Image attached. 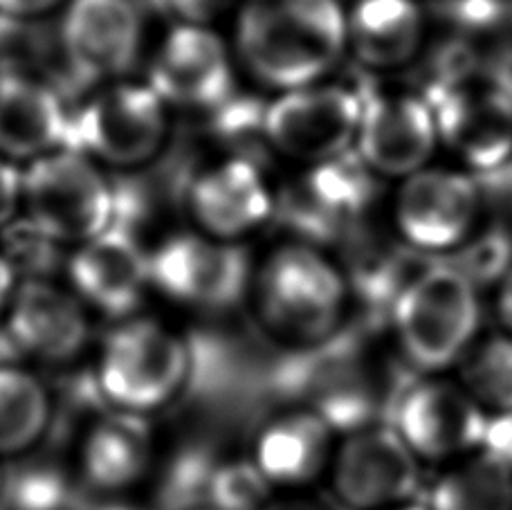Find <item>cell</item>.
I'll return each mask as SVG.
<instances>
[{
  "label": "cell",
  "instance_id": "6da1fadb",
  "mask_svg": "<svg viewBox=\"0 0 512 510\" xmlns=\"http://www.w3.org/2000/svg\"><path fill=\"white\" fill-rule=\"evenodd\" d=\"M346 48L340 0H243L236 16V52L263 86H313Z\"/></svg>",
  "mask_w": 512,
  "mask_h": 510
},
{
  "label": "cell",
  "instance_id": "7a4b0ae2",
  "mask_svg": "<svg viewBox=\"0 0 512 510\" xmlns=\"http://www.w3.org/2000/svg\"><path fill=\"white\" fill-rule=\"evenodd\" d=\"M477 286L441 259L427 261L391 308V329L411 367L441 376L477 344L481 304Z\"/></svg>",
  "mask_w": 512,
  "mask_h": 510
},
{
  "label": "cell",
  "instance_id": "3957f363",
  "mask_svg": "<svg viewBox=\"0 0 512 510\" xmlns=\"http://www.w3.org/2000/svg\"><path fill=\"white\" fill-rule=\"evenodd\" d=\"M261 324L274 338L299 349L342 331L351 288L342 270L304 243L274 250L252 281Z\"/></svg>",
  "mask_w": 512,
  "mask_h": 510
},
{
  "label": "cell",
  "instance_id": "277c9868",
  "mask_svg": "<svg viewBox=\"0 0 512 510\" xmlns=\"http://www.w3.org/2000/svg\"><path fill=\"white\" fill-rule=\"evenodd\" d=\"M194 351L153 317L131 315L106 335L97 355V394L113 409L149 416L173 403L191 382Z\"/></svg>",
  "mask_w": 512,
  "mask_h": 510
},
{
  "label": "cell",
  "instance_id": "5b68a950",
  "mask_svg": "<svg viewBox=\"0 0 512 510\" xmlns=\"http://www.w3.org/2000/svg\"><path fill=\"white\" fill-rule=\"evenodd\" d=\"M21 212L43 241L77 248L117 223V198L95 160L63 147L25 165Z\"/></svg>",
  "mask_w": 512,
  "mask_h": 510
},
{
  "label": "cell",
  "instance_id": "8992f818",
  "mask_svg": "<svg viewBox=\"0 0 512 510\" xmlns=\"http://www.w3.org/2000/svg\"><path fill=\"white\" fill-rule=\"evenodd\" d=\"M423 99L434 115L438 140L479 173L504 171L512 160V97L492 72L454 61L438 70Z\"/></svg>",
  "mask_w": 512,
  "mask_h": 510
},
{
  "label": "cell",
  "instance_id": "52a82bcc",
  "mask_svg": "<svg viewBox=\"0 0 512 510\" xmlns=\"http://www.w3.org/2000/svg\"><path fill=\"white\" fill-rule=\"evenodd\" d=\"M169 135V106L146 84L113 81L70 115L68 147L97 165L133 169L158 156Z\"/></svg>",
  "mask_w": 512,
  "mask_h": 510
},
{
  "label": "cell",
  "instance_id": "ba28073f",
  "mask_svg": "<svg viewBox=\"0 0 512 510\" xmlns=\"http://www.w3.org/2000/svg\"><path fill=\"white\" fill-rule=\"evenodd\" d=\"M250 254L205 232H178L151 252V288L200 313H227L252 290Z\"/></svg>",
  "mask_w": 512,
  "mask_h": 510
},
{
  "label": "cell",
  "instance_id": "9c48e42d",
  "mask_svg": "<svg viewBox=\"0 0 512 510\" xmlns=\"http://www.w3.org/2000/svg\"><path fill=\"white\" fill-rule=\"evenodd\" d=\"M362 97L358 86H304L265 106V144L281 156L322 165L351 151L358 138Z\"/></svg>",
  "mask_w": 512,
  "mask_h": 510
},
{
  "label": "cell",
  "instance_id": "30bf717a",
  "mask_svg": "<svg viewBox=\"0 0 512 510\" xmlns=\"http://www.w3.org/2000/svg\"><path fill=\"white\" fill-rule=\"evenodd\" d=\"M337 502L349 510H389L411 499L420 488V459L407 448L396 427L367 425L344 434L331 470Z\"/></svg>",
  "mask_w": 512,
  "mask_h": 510
},
{
  "label": "cell",
  "instance_id": "8fae6325",
  "mask_svg": "<svg viewBox=\"0 0 512 510\" xmlns=\"http://www.w3.org/2000/svg\"><path fill=\"white\" fill-rule=\"evenodd\" d=\"M144 23L133 0H68L59 50L70 75L84 84H113L142 54Z\"/></svg>",
  "mask_w": 512,
  "mask_h": 510
},
{
  "label": "cell",
  "instance_id": "7c38bea8",
  "mask_svg": "<svg viewBox=\"0 0 512 510\" xmlns=\"http://www.w3.org/2000/svg\"><path fill=\"white\" fill-rule=\"evenodd\" d=\"M488 412L461 382L427 376L409 385L396 407V432L423 461H459L481 450Z\"/></svg>",
  "mask_w": 512,
  "mask_h": 510
},
{
  "label": "cell",
  "instance_id": "4fadbf2b",
  "mask_svg": "<svg viewBox=\"0 0 512 510\" xmlns=\"http://www.w3.org/2000/svg\"><path fill=\"white\" fill-rule=\"evenodd\" d=\"M146 84L167 106L216 111L234 95L232 52L209 25L178 23L155 50Z\"/></svg>",
  "mask_w": 512,
  "mask_h": 510
},
{
  "label": "cell",
  "instance_id": "5bb4252c",
  "mask_svg": "<svg viewBox=\"0 0 512 510\" xmlns=\"http://www.w3.org/2000/svg\"><path fill=\"white\" fill-rule=\"evenodd\" d=\"M3 324L18 358L50 367L75 362L90 342L84 302L70 288L39 277L16 284Z\"/></svg>",
  "mask_w": 512,
  "mask_h": 510
},
{
  "label": "cell",
  "instance_id": "9a60e30c",
  "mask_svg": "<svg viewBox=\"0 0 512 510\" xmlns=\"http://www.w3.org/2000/svg\"><path fill=\"white\" fill-rule=\"evenodd\" d=\"M481 191L470 176L420 169L407 176L396 200V223L414 250L441 254L468 241L479 216Z\"/></svg>",
  "mask_w": 512,
  "mask_h": 510
},
{
  "label": "cell",
  "instance_id": "2e32d148",
  "mask_svg": "<svg viewBox=\"0 0 512 510\" xmlns=\"http://www.w3.org/2000/svg\"><path fill=\"white\" fill-rule=\"evenodd\" d=\"M68 281L88 311L126 320L135 315L151 288V252L115 223L77 245L68 261Z\"/></svg>",
  "mask_w": 512,
  "mask_h": 510
},
{
  "label": "cell",
  "instance_id": "e0dca14e",
  "mask_svg": "<svg viewBox=\"0 0 512 510\" xmlns=\"http://www.w3.org/2000/svg\"><path fill=\"white\" fill-rule=\"evenodd\" d=\"M362 113L358 156L382 176H411L423 169L438 142L434 115L423 97L384 93L369 84L358 86Z\"/></svg>",
  "mask_w": 512,
  "mask_h": 510
},
{
  "label": "cell",
  "instance_id": "ac0fdd59",
  "mask_svg": "<svg viewBox=\"0 0 512 510\" xmlns=\"http://www.w3.org/2000/svg\"><path fill=\"white\" fill-rule=\"evenodd\" d=\"M198 232L239 243L274 214V198L261 167L248 156H232L198 171L187 191Z\"/></svg>",
  "mask_w": 512,
  "mask_h": 510
},
{
  "label": "cell",
  "instance_id": "d6986e66",
  "mask_svg": "<svg viewBox=\"0 0 512 510\" xmlns=\"http://www.w3.org/2000/svg\"><path fill=\"white\" fill-rule=\"evenodd\" d=\"M358 153L315 165L283 198V216L308 239H335L373 198V176Z\"/></svg>",
  "mask_w": 512,
  "mask_h": 510
},
{
  "label": "cell",
  "instance_id": "ffe728a7",
  "mask_svg": "<svg viewBox=\"0 0 512 510\" xmlns=\"http://www.w3.org/2000/svg\"><path fill=\"white\" fill-rule=\"evenodd\" d=\"M70 113L48 79L21 70L0 72V156L30 165L68 147Z\"/></svg>",
  "mask_w": 512,
  "mask_h": 510
},
{
  "label": "cell",
  "instance_id": "44dd1931",
  "mask_svg": "<svg viewBox=\"0 0 512 510\" xmlns=\"http://www.w3.org/2000/svg\"><path fill=\"white\" fill-rule=\"evenodd\" d=\"M337 432L315 409L295 407L270 418L256 434L252 461L274 490H301L328 475Z\"/></svg>",
  "mask_w": 512,
  "mask_h": 510
},
{
  "label": "cell",
  "instance_id": "7402d4cb",
  "mask_svg": "<svg viewBox=\"0 0 512 510\" xmlns=\"http://www.w3.org/2000/svg\"><path fill=\"white\" fill-rule=\"evenodd\" d=\"M155 461V439L149 416L113 409L88 427L79 448V470L86 486L117 495L149 475Z\"/></svg>",
  "mask_w": 512,
  "mask_h": 510
},
{
  "label": "cell",
  "instance_id": "603a6c76",
  "mask_svg": "<svg viewBox=\"0 0 512 510\" xmlns=\"http://www.w3.org/2000/svg\"><path fill=\"white\" fill-rule=\"evenodd\" d=\"M425 16L416 0H358L346 14V45L373 70H393L416 57Z\"/></svg>",
  "mask_w": 512,
  "mask_h": 510
},
{
  "label": "cell",
  "instance_id": "cb8c5ba5",
  "mask_svg": "<svg viewBox=\"0 0 512 510\" xmlns=\"http://www.w3.org/2000/svg\"><path fill=\"white\" fill-rule=\"evenodd\" d=\"M52 423L48 385L21 362L0 364V457L39 445Z\"/></svg>",
  "mask_w": 512,
  "mask_h": 510
},
{
  "label": "cell",
  "instance_id": "d4e9b609",
  "mask_svg": "<svg viewBox=\"0 0 512 510\" xmlns=\"http://www.w3.org/2000/svg\"><path fill=\"white\" fill-rule=\"evenodd\" d=\"M429 510H512V470L477 450L452 461L429 493Z\"/></svg>",
  "mask_w": 512,
  "mask_h": 510
},
{
  "label": "cell",
  "instance_id": "484cf974",
  "mask_svg": "<svg viewBox=\"0 0 512 510\" xmlns=\"http://www.w3.org/2000/svg\"><path fill=\"white\" fill-rule=\"evenodd\" d=\"M461 367V385L488 414L512 409V335L474 344Z\"/></svg>",
  "mask_w": 512,
  "mask_h": 510
},
{
  "label": "cell",
  "instance_id": "4316f807",
  "mask_svg": "<svg viewBox=\"0 0 512 510\" xmlns=\"http://www.w3.org/2000/svg\"><path fill=\"white\" fill-rule=\"evenodd\" d=\"M3 510H77L66 472L54 466H27L5 475Z\"/></svg>",
  "mask_w": 512,
  "mask_h": 510
},
{
  "label": "cell",
  "instance_id": "83f0119b",
  "mask_svg": "<svg viewBox=\"0 0 512 510\" xmlns=\"http://www.w3.org/2000/svg\"><path fill=\"white\" fill-rule=\"evenodd\" d=\"M274 499V488L259 466L248 459L218 461L207 490L205 508L263 510Z\"/></svg>",
  "mask_w": 512,
  "mask_h": 510
},
{
  "label": "cell",
  "instance_id": "f1b7e54d",
  "mask_svg": "<svg viewBox=\"0 0 512 510\" xmlns=\"http://www.w3.org/2000/svg\"><path fill=\"white\" fill-rule=\"evenodd\" d=\"M459 272H463L474 286H492L504 281L512 268V236L506 230H488L470 243H463L447 259Z\"/></svg>",
  "mask_w": 512,
  "mask_h": 510
},
{
  "label": "cell",
  "instance_id": "f546056e",
  "mask_svg": "<svg viewBox=\"0 0 512 510\" xmlns=\"http://www.w3.org/2000/svg\"><path fill=\"white\" fill-rule=\"evenodd\" d=\"M23 207V167L0 156V230L14 221Z\"/></svg>",
  "mask_w": 512,
  "mask_h": 510
},
{
  "label": "cell",
  "instance_id": "4dcf8cb0",
  "mask_svg": "<svg viewBox=\"0 0 512 510\" xmlns=\"http://www.w3.org/2000/svg\"><path fill=\"white\" fill-rule=\"evenodd\" d=\"M481 450L512 470V409L488 414Z\"/></svg>",
  "mask_w": 512,
  "mask_h": 510
},
{
  "label": "cell",
  "instance_id": "1f68e13d",
  "mask_svg": "<svg viewBox=\"0 0 512 510\" xmlns=\"http://www.w3.org/2000/svg\"><path fill=\"white\" fill-rule=\"evenodd\" d=\"M178 23L209 25L223 16L236 0H162Z\"/></svg>",
  "mask_w": 512,
  "mask_h": 510
},
{
  "label": "cell",
  "instance_id": "d6a6232c",
  "mask_svg": "<svg viewBox=\"0 0 512 510\" xmlns=\"http://www.w3.org/2000/svg\"><path fill=\"white\" fill-rule=\"evenodd\" d=\"M63 0H0V18L5 21H32L57 9Z\"/></svg>",
  "mask_w": 512,
  "mask_h": 510
},
{
  "label": "cell",
  "instance_id": "836d02e7",
  "mask_svg": "<svg viewBox=\"0 0 512 510\" xmlns=\"http://www.w3.org/2000/svg\"><path fill=\"white\" fill-rule=\"evenodd\" d=\"M14 288H16V275H14L12 261H9L5 254H0V322H3V317L7 313V306H9V299L14 295Z\"/></svg>",
  "mask_w": 512,
  "mask_h": 510
},
{
  "label": "cell",
  "instance_id": "e575fe53",
  "mask_svg": "<svg viewBox=\"0 0 512 510\" xmlns=\"http://www.w3.org/2000/svg\"><path fill=\"white\" fill-rule=\"evenodd\" d=\"M263 510H331V508H326L324 504H317L313 499L292 495L283 499H272V502Z\"/></svg>",
  "mask_w": 512,
  "mask_h": 510
},
{
  "label": "cell",
  "instance_id": "d590c367",
  "mask_svg": "<svg viewBox=\"0 0 512 510\" xmlns=\"http://www.w3.org/2000/svg\"><path fill=\"white\" fill-rule=\"evenodd\" d=\"M499 313L501 320L506 324V331L512 335V268L501 281V295H499Z\"/></svg>",
  "mask_w": 512,
  "mask_h": 510
},
{
  "label": "cell",
  "instance_id": "8d00e7d4",
  "mask_svg": "<svg viewBox=\"0 0 512 510\" xmlns=\"http://www.w3.org/2000/svg\"><path fill=\"white\" fill-rule=\"evenodd\" d=\"M95 510H142V508L131 506V504H122V502H111V504H102Z\"/></svg>",
  "mask_w": 512,
  "mask_h": 510
},
{
  "label": "cell",
  "instance_id": "74e56055",
  "mask_svg": "<svg viewBox=\"0 0 512 510\" xmlns=\"http://www.w3.org/2000/svg\"><path fill=\"white\" fill-rule=\"evenodd\" d=\"M389 510H429L427 506H418V504H402L396 508H389Z\"/></svg>",
  "mask_w": 512,
  "mask_h": 510
},
{
  "label": "cell",
  "instance_id": "f35d334b",
  "mask_svg": "<svg viewBox=\"0 0 512 510\" xmlns=\"http://www.w3.org/2000/svg\"><path fill=\"white\" fill-rule=\"evenodd\" d=\"M3 481H5V472L0 470V493H3Z\"/></svg>",
  "mask_w": 512,
  "mask_h": 510
},
{
  "label": "cell",
  "instance_id": "ab89813d",
  "mask_svg": "<svg viewBox=\"0 0 512 510\" xmlns=\"http://www.w3.org/2000/svg\"><path fill=\"white\" fill-rule=\"evenodd\" d=\"M198 510H212V508H198Z\"/></svg>",
  "mask_w": 512,
  "mask_h": 510
},
{
  "label": "cell",
  "instance_id": "60d3db41",
  "mask_svg": "<svg viewBox=\"0 0 512 510\" xmlns=\"http://www.w3.org/2000/svg\"><path fill=\"white\" fill-rule=\"evenodd\" d=\"M510 196H512V185H510Z\"/></svg>",
  "mask_w": 512,
  "mask_h": 510
}]
</instances>
